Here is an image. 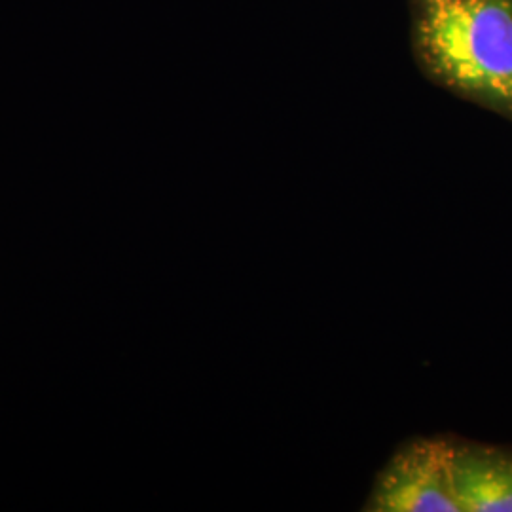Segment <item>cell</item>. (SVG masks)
Wrapping results in <instances>:
<instances>
[{
	"label": "cell",
	"instance_id": "1",
	"mask_svg": "<svg viewBox=\"0 0 512 512\" xmlns=\"http://www.w3.org/2000/svg\"><path fill=\"white\" fill-rule=\"evenodd\" d=\"M420 35L448 84L512 110L511 0H427Z\"/></svg>",
	"mask_w": 512,
	"mask_h": 512
},
{
	"label": "cell",
	"instance_id": "2",
	"mask_svg": "<svg viewBox=\"0 0 512 512\" xmlns=\"http://www.w3.org/2000/svg\"><path fill=\"white\" fill-rule=\"evenodd\" d=\"M372 512H461L452 442L416 439L389 459L366 503Z\"/></svg>",
	"mask_w": 512,
	"mask_h": 512
},
{
	"label": "cell",
	"instance_id": "3",
	"mask_svg": "<svg viewBox=\"0 0 512 512\" xmlns=\"http://www.w3.org/2000/svg\"><path fill=\"white\" fill-rule=\"evenodd\" d=\"M452 473L461 512H512V456L452 442Z\"/></svg>",
	"mask_w": 512,
	"mask_h": 512
}]
</instances>
